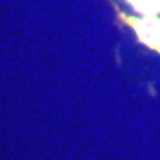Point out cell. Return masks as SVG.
I'll return each instance as SVG.
<instances>
[{
    "mask_svg": "<svg viewBox=\"0 0 160 160\" xmlns=\"http://www.w3.org/2000/svg\"><path fill=\"white\" fill-rule=\"evenodd\" d=\"M125 21L135 30L138 40L160 53V19L156 17L125 18Z\"/></svg>",
    "mask_w": 160,
    "mask_h": 160,
    "instance_id": "obj_1",
    "label": "cell"
},
{
    "mask_svg": "<svg viewBox=\"0 0 160 160\" xmlns=\"http://www.w3.org/2000/svg\"><path fill=\"white\" fill-rule=\"evenodd\" d=\"M128 3L145 17H156L160 13V0H128Z\"/></svg>",
    "mask_w": 160,
    "mask_h": 160,
    "instance_id": "obj_2",
    "label": "cell"
}]
</instances>
